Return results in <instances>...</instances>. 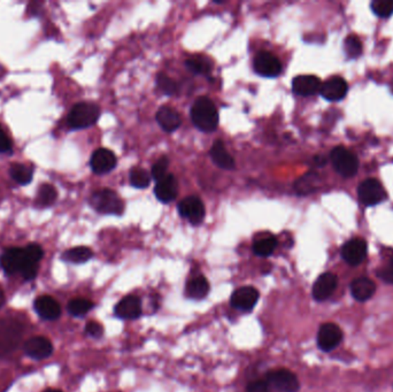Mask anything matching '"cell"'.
I'll list each match as a JSON object with an SVG mask.
<instances>
[{
  "instance_id": "obj_1",
  "label": "cell",
  "mask_w": 393,
  "mask_h": 392,
  "mask_svg": "<svg viewBox=\"0 0 393 392\" xmlns=\"http://www.w3.org/2000/svg\"><path fill=\"white\" fill-rule=\"evenodd\" d=\"M44 257L42 246L29 244L27 248H11L0 257V266L7 275L20 273L26 281L36 278L39 262Z\"/></svg>"
},
{
  "instance_id": "obj_2",
  "label": "cell",
  "mask_w": 393,
  "mask_h": 392,
  "mask_svg": "<svg viewBox=\"0 0 393 392\" xmlns=\"http://www.w3.org/2000/svg\"><path fill=\"white\" fill-rule=\"evenodd\" d=\"M191 120L199 130L213 133L219 126V112L214 102L207 97L195 99L191 107Z\"/></svg>"
},
{
  "instance_id": "obj_3",
  "label": "cell",
  "mask_w": 393,
  "mask_h": 392,
  "mask_svg": "<svg viewBox=\"0 0 393 392\" xmlns=\"http://www.w3.org/2000/svg\"><path fill=\"white\" fill-rule=\"evenodd\" d=\"M100 116L99 106L93 102H82L73 106L68 114V126L74 130L87 129L96 125Z\"/></svg>"
},
{
  "instance_id": "obj_4",
  "label": "cell",
  "mask_w": 393,
  "mask_h": 392,
  "mask_svg": "<svg viewBox=\"0 0 393 392\" xmlns=\"http://www.w3.org/2000/svg\"><path fill=\"white\" fill-rule=\"evenodd\" d=\"M89 203L98 213L121 215L125 210V204L121 198L111 189H100L93 192Z\"/></svg>"
},
{
  "instance_id": "obj_5",
  "label": "cell",
  "mask_w": 393,
  "mask_h": 392,
  "mask_svg": "<svg viewBox=\"0 0 393 392\" xmlns=\"http://www.w3.org/2000/svg\"><path fill=\"white\" fill-rule=\"evenodd\" d=\"M23 325L16 320H0V357L13 352L23 335Z\"/></svg>"
},
{
  "instance_id": "obj_6",
  "label": "cell",
  "mask_w": 393,
  "mask_h": 392,
  "mask_svg": "<svg viewBox=\"0 0 393 392\" xmlns=\"http://www.w3.org/2000/svg\"><path fill=\"white\" fill-rule=\"evenodd\" d=\"M330 158L336 172L343 177H352L358 172L359 160L351 151L346 150L343 147H335Z\"/></svg>"
},
{
  "instance_id": "obj_7",
  "label": "cell",
  "mask_w": 393,
  "mask_h": 392,
  "mask_svg": "<svg viewBox=\"0 0 393 392\" xmlns=\"http://www.w3.org/2000/svg\"><path fill=\"white\" fill-rule=\"evenodd\" d=\"M265 381L276 392H298L301 389V383L296 374L284 368L269 372Z\"/></svg>"
},
{
  "instance_id": "obj_8",
  "label": "cell",
  "mask_w": 393,
  "mask_h": 392,
  "mask_svg": "<svg viewBox=\"0 0 393 392\" xmlns=\"http://www.w3.org/2000/svg\"><path fill=\"white\" fill-rule=\"evenodd\" d=\"M344 338L342 328L336 323H323L317 332V346L323 352H331L338 348Z\"/></svg>"
},
{
  "instance_id": "obj_9",
  "label": "cell",
  "mask_w": 393,
  "mask_h": 392,
  "mask_svg": "<svg viewBox=\"0 0 393 392\" xmlns=\"http://www.w3.org/2000/svg\"><path fill=\"white\" fill-rule=\"evenodd\" d=\"M359 199L366 206H375L387 199V191L378 180H366L358 189Z\"/></svg>"
},
{
  "instance_id": "obj_10",
  "label": "cell",
  "mask_w": 393,
  "mask_h": 392,
  "mask_svg": "<svg viewBox=\"0 0 393 392\" xmlns=\"http://www.w3.org/2000/svg\"><path fill=\"white\" fill-rule=\"evenodd\" d=\"M253 68L263 77H277L282 73L281 61L270 52L261 51L254 57Z\"/></svg>"
},
{
  "instance_id": "obj_11",
  "label": "cell",
  "mask_w": 393,
  "mask_h": 392,
  "mask_svg": "<svg viewBox=\"0 0 393 392\" xmlns=\"http://www.w3.org/2000/svg\"><path fill=\"white\" fill-rule=\"evenodd\" d=\"M179 213L181 217L191 222L192 224H202L205 217V206L202 201L195 196H190L183 199L179 204Z\"/></svg>"
},
{
  "instance_id": "obj_12",
  "label": "cell",
  "mask_w": 393,
  "mask_h": 392,
  "mask_svg": "<svg viewBox=\"0 0 393 392\" xmlns=\"http://www.w3.org/2000/svg\"><path fill=\"white\" fill-rule=\"evenodd\" d=\"M337 287H338L337 275L326 271V273L320 275L314 282L312 295L317 302H326V299H329L330 297L333 296Z\"/></svg>"
},
{
  "instance_id": "obj_13",
  "label": "cell",
  "mask_w": 393,
  "mask_h": 392,
  "mask_svg": "<svg viewBox=\"0 0 393 392\" xmlns=\"http://www.w3.org/2000/svg\"><path fill=\"white\" fill-rule=\"evenodd\" d=\"M367 243L364 242V239L353 238L343 245L340 253L346 264H349L350 266H359L367 258Z\"/></svg>"
},
{
  "instance_id": "obj_14",
  "label": "cell",
  "mask_w": 393,
  "mask_h": 392,
  "mask_svg": "<svg viewBox=\"0 0 393 392\" xmlns=\"http://www.w3.org/2000/svg\"><path fill=\"white\" fill-rule=\"evenodd\" d=\"M116 163H118V160H116V154L107 149H98L95 151L90 160V166H91L92 172L98 175H104V174L112 172L113 169L116 168Z\"/></svg>"
},
{
  "instance_id": "obj_15",
  "label": "cell",
  "mask_w": 393,
  "mask_h": 392,
  "mask_svg": "<svg viewBox=\"0 0 393 392\" xmlns=\"http://www.w3.org/2000/svg\"><path fill=\"white\" fill-rule=\"evenodd\" d=\"M25 352L28 357L35 360H44L53 353V345L48 338L43 336L32 337L25 344Z\"/></svg>"
},
{
  "instance_id": "obj_16",
  "label": "cell",
  "mask_w": 393,
  "mask_h": 392,
  "mask_svg": "<svg viewBox=\"0 0 393 392\" xmlns=\"http://www.w3.org/2000/svg\"><path fill=\"white\" fill-rule=\"evenodd\" d=\"M349 86L346 81L340 76H333L322 83L320 93L323 98L329 102H339L346 96Z\"/></svg>"
},
{
  "instance_id": "obj_17",
  "label": "cell",
  "mask_w": 393,
  "mask_h": 392,
  "mask_svg": "<svg viewBox=\"0 0 393 392\" xmlns=\"http://www.w3.org/2000/svg\"><path fill=\"white\" fill-rule=\"evenodd\" d=\"M259 300V291L256 288L243 287L237 289L231 296V305L240 311H251Z\"/></svg>"
},
{
  "instance_id": "obj_18",
  "label": "cell",
  "mask_w": 393,
  "mask_h": 392,
  "mask_svg": "<svg viewBox=\"0 0 393 392\" xmlns=\"http://www.w3.org/2000/svg\"><path fill=\"white\" fill-rule=\"evenodd\" d=\"M34 307L43 320L53 321L61 316L60 304L51 296H41L35 300Z\"/></svg>"
},
{
  "instance_id": "obj_19",
  "label": "cell",
  "mask_w": 393,
  "mask_h": 392,
  "mask_svg": "<svg viewBox=\"0 0 393 392\" xmlns=\"http://www.w3.org/2000/svg\"><path fill=\"white\" fill-rule=\"evenodd\" d=\"M350 291L354 300L359 303H364L374 296L376 292V284L371 278L362 276L352 281Z\"/></svg>"
},
{
  "instance_id": "obj_20",
  "label": "cell",
  "mask_w": 393,
  "mask_h": 392,
  "mask_svg": "<svg viewBox=\"0 0 393 392\" xmlns=\"http://www.w3.org/2000/svg\"><path fill=\"white\" fill-rule=\"evenodd\" d=\"M116 316L120 319L135 320L142 314V304L136 296H127L118 302L116 306Z\"/></svg>"
},
{
  "instance_id": "obj_21",
  "label": "cell",
  "mask_w": 393,
  "mask_h": 392,
  "mask_svg": "<svg viewBox=\"0 0 393 392\" xmlns=\"http://www.w3.org/2000/svg\"><path fill=\"white\" fill-rule=\"evenodd\" d=\"M321 80L314 75H301L292 81L294 93L299 96H313L321 89Z\"/></svg>"
},
{
  "instance_id": "obj_22",
  "label": "cell",
  "mask_w": 393,
  "mask_h": 392,
  "mask_svg": "<svg viewBox=\"0 0 393 392\" xmlns=\"http://www.w3.org/2000/svg\"><path fill=\"white\" fill-rule=\"evenodd\" d=\"M177 192H179V184H177L175 176L172 174H167L163 179L158 181L157 185L154 188V194L157 196L158 199L165 204L175 201Z\"/></svg>"
},
{
  "instance_id": "obj_23",
  "label": "cell",
  "mask_w": 393,
  "mask_h": 392,
  "mask_svg": "<svg viewBox=\"0 0 393 392\" xmlns=\"http://www.w3.org/2000/svg\"><path fill=\"white\" fill-rule=\"evenodd\" d=\"M157 122L163 130L167 131V133H173L182 125V118L173 107L163 106L158 111Z\"/></svg>"
},
{
  "instance_id": "obj_24",
  "label": "cell",
  "mask_w": 393,
  "mask_h": 392,
  "mask_svg": "<svg viewBox=\"0 0 393 392\" xmlns=\"http://www.w3.org/2000/svg\"><path fill=\"white\" fill-rule=\"evenodd\" d=\"M211 158L213 163H216L220 168L228 169V170L235 168V160L221 140L213 144L211 149Z\"/></svg>"
},
{
  "instance_id": "obj_25",
  "label": "cell",
  "mask_w": 393,
  "mask_h": 392,
  "mask_svg": "<svg viewBox=\"0 0 393 392\" xmlns=\"http://www.w3.org/2000/svg\"><path fill=\"white\" fill-rule=\"evenodd\" d=\"M320 184V177L317 173H307L294 183V190L299 195H310L317 190Z\"/></svg>"
},
{
  "instance_id": "obj_26",
  "label": "cell",
  "mask_w": 393,
  "mask_h": 392,
  "mask_svg": "<svg viewBox=\"0 0 393 392\" xmlns=\"http://www.w3.org/2000/svg\"><path fill=\"white\" fill-rule=\"evenodd\" d=\"M186 296L192 299H202L209 292V283L204 276H197L186 284Z\"/></svg>"
},
{
  "instance_id": "obj_27",
  "label": "cell",
  "mask_w": 393,
  "mask_h": 392,
  "mask_svg": "<svg viewBox=\"0 0 393 392\" xmlns=\"http://www.w3.org/2000/svg\"><path fill=\"white\" fill-rule=\"evenodd\" d=\"M93 252L87 246H76L64 251L61 255V259L71 264H84L92 258Z\"/></svg>"
},
{
  "instance_id": "obj_28",
  "label": "cell",
  "mask_w": 393,
  "mask_h": 392,
  "mask_svg": "<svg viewBox=\"0 0 393 392\" xmlns=\"http://www.w3.org/2000/svg\"><path fill=\"white\" fill-rule=\"evenodd\" d=\"M10 175L19 184H29L34 177V168L23 163H13L10 168Z\"/></svg>"
},
{
  "instance_id": "obj_29",
  "label": "cell",
  "mask_w": 393,
  "mask_h": 392,
  "mask_svg": "<svg viewBox=\"0 0 393 392\" xmlns=\"http://www.w3.org/2000/svg\"><path fill=\"white\" fill-rule=\"evenodd\" d=\"M57 198H58V194H57L55 187L44 183L39 187L37 198H36V204L41 208H48V206L55 204Z\"/></svg>"
},
{
  "instance_id": "obj_30",
  "label": "cell",
  "mask_w": 393,
  "mask_h": 392,
  "mask_svg": "<svg viewBox=\"0 0 393 392\" xmlns=\"http://www.w3.org/2000/svg\"><path fill=\"white\" fill-rule=\"evenodd\" d=\"M277 248V239L274 236L262 237L253 244V252L259 257L272 255Z\"/></svg>"
},
{
  "instance_id": "obj_31",
  "label": "cell",
  "mask_w": 393,
  "mask_h": 392,
  "mask_svg": "<svg viewBox=\"0 0 393 392\" xmlns=\"http://www.w3.org/2000/svg\"><path fill=\"white\" fill-rule=\"evenodd\" d=\"M186 66L190 72L197 75H207L212 72V65L202 57L190 58L186 61Z\"/></svg>"
},
{
  "instance_id": "obj_32",
  "label": "cell",
  "mask_w": 393,
  "mask_h": 392,
  "mask_svg": "<svg viewBox=\"0 0 393 392\" xmlns=\"http://www.w3.org/2000/svg\"><path fill=\"white\" fill-rule=\"evenodd\" d=\"M68 312L73 316H83L93 309V303L85 298H75L68 304Z\"/></svg>"
},
{
  "instance_id": "obj_33",
  "label": "cell",
  "mask_w": 393,
  "mask_h": 392,
  "mask_svg": "<svg viewBox=\"0 0 393 392\" xmlns=\"http://www.w3.org/2000/svg\"><path fill=\"white\" fill-rule=\"evenodd\" d=\"M151 175L145 169L134 168L130 172V184L134 188L145 189L150 185Z\"/></svg>"
},
{
  "instance_id": "obj_34",
  "label": "cell",
  "mask_w": 393,
  "mask_h": 392,
  "mask_svg": "<svg viewBox=\"0 0 393 392\" xmlns=\"http://www.w3.org/2000/svg\"><path fill=\"white\" fill-rule=\"evenodd\" d=\"M344 51L350 59L360 57L362 53V44L360 39L355 36H349L344 42Z\"/></svg>"
},
{
  "instance_id": "obj_35",
  "label": "cell",
  "mask_w": 393,
  "mask_h": 392,
  "mask_svg": "<svg viewBox=\"0 0 393 392\" xmlns=\"http://www.w3.org/2000/svg\"><path fill=\"white\" fill-rule=\"evenodd\" d=\"M371 10L380 18H389L393 14V0H374Z\"/></svg>"
},
{
  "instance_id": "obj_36",
  "label": "cell",
  "mask_w": 393,
  "mask_h": 392,
  "mask_svg": "<svg viewBox=\"0 0 393 392\" xmlns=\"http://www.w3.org/2000/svg\"><path fill=\"white\" fill-rule=\"evenodd\" d=\"M157 86L166 95H174L177 90L175 82L170 77L166 76L165 74H158Z\"/></svg>"
},
{
  "instance_id": "obj_37",
  "label": "cell",
  "mask_w": 393,
  "mask_h": 392,
  "mask_svg": "<svg viewBox=\"0 0 393 392\" xmlns=\"http://www.w3.org/2000/svg\"><path fill=\"white\" fill-rule=\"evenodd\" d=\"M168 166H170V160L167 159L166 156H163V158L158 160L157 163H154L151 175L157 182L160 181L161 179H163L167 175Z\"/></svg>"
},
{
  "instance_id": "obj_38",
  "label": "cell",
  "mask_w": 393,
  "mask_h": 392,
  "mask_svg": "<svg viewBox=\"0 0 393 392\" xmlns=\"http://www.w3.org/2000/svg\"><path fill=\"white\" fill-rule=\"evenodd\" d=\"M376 276L384 283L393 285V259L389 260L385 265L378 268L376 271Z\"/></svg>"
},
{
  "instance_id": "obj_39",
  "label": "cell",
  "mask_w": 393,
  "mask_h": 392,
  "mask_svg": "<svg viewBox=\"0 0 393 392\" xmlns=\"http://www.w3.org/2000/svg\"><path fill=\"white\" fill-rule=\"evenodd\" d=\"M12 149H13L12 140L4 131L3 127L0 126V154H11Z\"/></svg>"
},
{
  "instance_id": "obj_40",
  "label": "cell",
  "mask_w": 393,
  "mask_h": 392,
  "mask_svg": "<svg viewBox=\"0 0 393 392\" xmlns=\"http://www.w3.org/2000/svg\"><path fill=\"white\" fill-rule=\"evenodd\" d=\"M247 392H276L273 389L272 386H269L268 383L263 381H256L252 382L247 386Z\"/></svg>"
},
{
  "instance_id": "obj_41",
  "label": "cell",
  "mask_w": 393,
  "mask_h": 392,
  "mask_svg": "<svg viewBox=\"0 0 393 392\" xmlns=\"http://www.w3.org/2000/svg\"><path fill=\"white\" fill-rule=\"evenodd\" d=\"M85 332L91 337L99 338L104 334V328H102V325L100 323H96V321H91V323H87V325H85Z\"/></svg>"
},
{
  "instance_id": "obj_42",
  "label": "cell",
  "mask_w": 393,
  "mask_h": 392,
  "mask_svg": "<svg viewBox=\"0 0 393 392\" xmlns=\"http://www.w3.org/2000/svg\"><path fill=\"white\" fill-rule=\"evenodd\" d=\"M4 303H5V295H4V291L0 288V307L3 306Z\"/></svg>"
},
{
  "instance_id": "obj_43",
  "label": "cell",
  "mask_w": 393,
  "mask_h": 392,
  "mask_svg": "<svg viewBox=\"0 0 393 392\" xmlns=\"http://www.w3.org/2000/svg\"><path fill=\"white\" fill-rule=\"evenodd\" d=\"M43 392H61L60 390H57V389H48V390H45V391Z\"/></svg>"
}]
</instances>
